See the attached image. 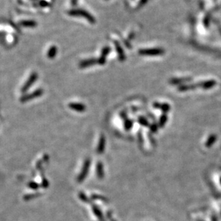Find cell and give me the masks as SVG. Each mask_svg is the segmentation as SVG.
I'll use <instances>...</instances> for the list:
<instances>
[{
	"label": "cell",
	"mask_w": 221,
	"mask_h": 221,
	"mask_svg": "<svg viewBox=\"0 0 221 221\" xmlns=\"http://www.w3.org/2000/svg\"><path fill=\"white\" fill-rule=\"evenodd\" d=\"M69 14L72 15V16H80L83 17L88 20L90 22H94V18L92 16L91 14H89L88 12L86 11H84L83 9H73L71 11L69 12Z\"/></svg>",
	"instance_id": "obj_1"
},
{
	"label": "cell",
	"mask_w": 221,
	"mask_h": 221,
	"mask_svg": "<svg viewBox=\"0 0 221 221\" xmlns=\"http://www.w3.org/2000/svg\"><path fill=\"white\" fill-rule=\"evenodd\" d=\"M90 164H91V161L89 159H87L86 160L84 161L81 173L79 174V176L78 177V182H83L84 180V179L86 178L87 176V174L89 173V167H90Z\"/></svg>",
	"instance_id": "obj_2"
},
{
	"label": "cell",
	"mask_w": 221,
	"mask_h": 221,
	"mask_svg": "<svg viewBox=\"0 0 221 221\" xmlns=\"http://www.w3.org/2000/svg\"><path fill=\"white\" fill-rule=\"evenodd\" d=\"M42 94H43V90L37 89L30 94H25L24 96H22L21 98H20V101L22 103L30 101L31 100L36 99V98L40 97L41 96H42Z\"/></svg>",
	"instance_id": "obj_3"
},
{
	"label": "cell",
	"mask_w": 221,
	"mask_h": 221,
	"mask_svg": "<svg viewBox=\"0 0 221 221\" xmlns=\"http://www.w3.org/2000/svg\"><path fill=\"white\" fill-rule=\"evenodd\" d=\"M38 78V75L37 73H33L32 75L30 76L29 79L26 81V83H24V86H22V88L21 89L22 93H25V92L27 91L28 90L30 89L31 86H32L33 84L35 83V81H37V79Z\"/></svg>",
	"instance_id": "obj_4"
},
{
	"label": "cell",
	"mask_w": 221,
	"mask_h": 221,
	"mask_svg": "<svg viewBox=\"0 0 221 221\" xmlns=\"http://www.w3.org/2000/svg\"><path fill=\"white\" fill-rule=\"evenodd\" d=\"M68 106L69 109L75 110L77 112H84L86 110V106L79 103H70Z\"/></svg>",
	"instance_id": "obj_5"
},
{
	"label": "cell",
	"mask_w": 221,
	"mask_h": 221,
	"mask_svg": "<svg viewBox=\"0 0 221 221\" xmlns=\"http://www.w3.org/2000/svg\"><path fill=\"white\" fill-rule=\"evenodd\" d=\"M105 148V137L104 135H102L100 139L98 146H97V152L99 154V155H101L104 152Z\"/></svg>",
	"instance_id": "obj_6"
},
{
	"label": "cell",
	"mask_w": 221,
	"mask_h": 221,
	"mask_svg": "<svg viewBox=\"0 0 221 221\" xmlns=\"http://www.w3.org/2000/svg\"><path fill=\"white\" fill-rule=\"evenodd\" d=\"M96 63H98V60H96V59H89V60L82 61V62L79 63V67L82 68H84L93 65Z\"/></svg>",
	"instance_id": "obj_7"
},
{
	"label": "cell",
	"mask_w": 221,
	"mask_h": 221,
	"mask_svg": "<svg viewBox=\"0 0 221 221\" xmlns=\"http://www.w3.org/2000/svg\"><path fill=\"white\" fill-rule=\"evenodd\" d=\"M97 176L99 179H102L104 177V167L101 162H99L96 166Z\"/></svg>",
	"instance_id": "obj_8"
},
{
	"label": "cell",
	"mask_w": 221,
	"mask_h": 221,
	"mask_svg": "<svg viewBox=\"0 0 221 221\" xmlns=\"http://www.w3.org/2000/svg\"><path fill=\"white\" fill-rule=\"evenodd\" d=\"M57 52V49L55 46H53V47L50 48V50H49L47 53V56L50 58H53L56 55Z\"/></svg>",
	"instance_id": "obj_9"
},
{
	"label": "cell",
	"mask_w": 221,
	"mask_h": 221,
	"mask_svg": "<svg viewBox=\"0 0 221 221\" xmlns=\"http://www.w3.org/2000/svg\"><path fill=\"white\" fill-rule=\"evenodd\" d=\"M20 24L22 25V26H24V27H33L36 26L37 23L34 21H22Z\"/></svg>",
	"instance_id": "obj_10"
},
{
	"label": "cell",
	"mask_w": 221,
	"mask_h": 221,
	"mask_svg": "<svg viewBox=\"0 0 221 221\" xmlns=\"http://www.w3.org/2000/svg\"><path fill=\"white\" fill-rule=\"evenodd\" d=\"M29 187L30 188H32L33 190H37V188H39V184L37 183H36V182H31L29 183Z\"/></svg>",
	"instance_id": "obj_11"
},
{
	"label": "cell",
	"mask_w": 221,
	"mask_h": 221,
	"mask_svg": "<svg viewBox=\"0 0 221 221\" xmlns=\"http://www.w3.org/2000/svg\"><path fill=\"white\" fill-rule=\"evenodd\" d=\"M79 198H80L82 200H83L84 202H88V199H87V196L83 193V192H79Z\"/></svg>",
	"instance_id": "obj_12"
},
{
	"label": "cell",
	"mask_w": 221,
	"mask_h": 221,
	"mask_svg": "<svg viewBox=\"0 0 221 221\" xmlns=\"http://www.w3.org/2000/svg\"><path fill=\"white\" fill-rule=\"evenodd\" d=\"M132 122H130V121H127V122H126L125 124V128L127 130H129L130 128L132 127Z\"/></svg>",
	"instance_id": "obj_13"
},
{
	"label": "cell",
	"mask_w": 221,
	"mask_h": 221,
	"mask_svg": "<svg viewBox=\"0 0 221 221\" xmlns=\"http://www.w3.org/2000/svg\"><path fill=\"white\" fill-rule=\"evenodd\" d=\"M49 185V183H48V182L47 180L46 179H43V181H42V186L44 187H47Z\"/></svg>",
	"instance_id": "obj_14"
},
{
	"label": "cell",
	"mask_w": 221,
	"mask_h": 221,
	"mask_svg": "<svg viewBox=\"0 0 221 221\" xmlns=\"http://www.w3.org/2000/svg\"><path fill=\"white\" fill-rule=\"evenodd\" d=\"M40 5H41V6H42V7H45V6H47L48 4L47 3V2L42 1V2H40Z\"/></svg>",
	"instance_id": "obj_15"
},
{
	"label": "cell",
	"mask_w": 221,
	"mask_h": 221,
	"mask_svg": "<svg viewBox=\"0 0 221 221\" xmlns=\"http://www.w3.org/2000/svg\"><path fill=\"white\" fill-rule=\"evenodd\" d=\"M71 2H72V4L75 5L77 4V2H78V0H71Z\"/></svg>",
	"instance_id": "obj_16"
}]
</instances>
